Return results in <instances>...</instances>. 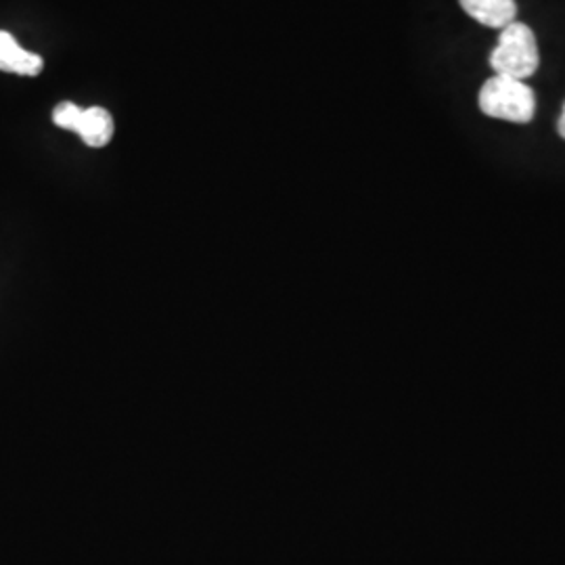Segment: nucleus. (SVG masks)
<instances>
[{"label": "nucleus", "instance_id": "1", "mask_svg": "<svg viewBox=\"0 0 565 565\" xmlns=\"http://www.w3.org/2000/svg\"><path fill=\"white\" fill-rule=\"evenodd\" d=\"M539 63L541 55L534 32L522 21H513L503 28L497 49L490 53V67L494 74L524 82L536 74Z\"/></svg>", "mask_w": 565, "mask_h": 565}, {"label": "nucleus", "instance_id": "6", "mask_svg": "<svg viewBox=\"0 0 565 565\" xmlns=\"http://www.w3.org/2000/svg\"><path fill=\"white\" fill-rule=\"evenodd\" d=\"M81 105H76V103H61L55 107V111H53V121L60 126V128H65V130H72V132H76V126H78V121H81L82 116Z\"/></svg>", "mask_w": 565, "mask_h": 565}, {"label": "nucleus", "instance_id": "7", "mask_svg": "<svg viewBox=\"0 0 565 565\" xmlns=\"http://www.w3.org/2000/svg\"><path fill=\"white\" fill-rule=\"evenodd\" d=\"M557 130H559V137L565 139V103L564 109H562V116H559V121H557Z\"/></svg>", "mask_w": 565, "mask_h": 565}, {"label": "nucleus", "instance_id": "5", "mask_svg": "<svg viewBox=\"0 0 565 565\" xmlns=\"http://www.w3.org/2000/svg\"><path fill=\"white\" fill-rule=\"evenodd\" d=\"M76 132L88 147H105L114 139V118L103 107H88L82 111Z\"/></svg>", "mask_w": 565, "mask_h": 565}, {"label": "nucleus", "instance_id": "2", "mask_svg": "<svg viewBox=\"0 0 565 565\" xmlns=\"http://www.w3.org/2000/svg\"><path fill=\"white\" fill-rule=\"evenodd\" d=\"M478 105L488 118L527 124L536 111V95L525 82L494 74L484 82Z\"/></svg>", "mask_w": 565, "mask_h": 565}, {"label": "nucleus", "instance_id": "4", "mask_svg": "<svg viewBox=\"0 0 565 565\" xmlns=\"http://www.w3.org/2000/svg\"><path fill=\"white\" fill-rule=\"evenodd\" d=\"M459 2L469 18L494 30H503L509 23H513L518 15L515 0H459Z\"/></svg>", "mask_w": 565, "mask_h": 565}, {"label": "nucleus", "instance_id": "3", "mask_svg": "<svg viewBox=\"0 0 565 565\" xmlns=\"http://www.w3.org/2000/svg\"><path fill=\"white\" fill-rule=\"evenodd\" d=\"M44 67L41 55L30 53L15 41L13 34L0 30V72L20 74V76H39Z\"/></svg>", "mask_w": 565, "mask_h": 565}]
</instances>
